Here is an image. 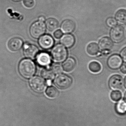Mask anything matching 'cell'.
<instances>
[{"label":"cell","mask_w":126,"mask_h":126,"mask_svg":"<svg viewBox=\"0 0 126 126\" xmlns=\"http://www.w3.org/2000/svg\"><path fill=\"white\" fill-rule=\"evenodd\" d=\"M46 95L51 98H55L59 95V91L55 87L50 86L46 89Z\"/></svg>","instance_id":"23"},{"label":"cell","mask_w":126,"mask_h":126,"mask_svg":"<svg viewBox=\"0 0 126 126\" xmlns=\"http://www.w3.org/2000/svg\"><path fill=\"white\" fill-rule=\"evenodd\" d=\"M88 68L92 73H98L101 70V65L100 63L96 61L91 62L88 65Z\"/></svg>","instance_id":"20"},{"label":"cell","mask_w":126,"mask_h":126,"mask_svg":"<svg viewBox=\"0 0 126 126\" xmlns=\"http://www.w3.org/2000/svg\"><path fill=\"white\" fill-rule=\"evenodd\" d=\"M75 38L74 36L70 34H67L63 35L60 39L61 44L67 48H70L75 44Z\"/></svg>","instance_id":"14"},{"label":"cell","mask_w":126,"mask_h":126,"mask_svg":"<svg viewBox=\"0 0 126 126\" xmlns=\"http://www.w3.org/2000/svg\"><path fill=\"white\" fill-rule=\"evenodd\" d=\"M23 4L28 8H31L34 6L35 2L34 0H24Z\"/></svg>","instance_id":"27"},{"label":"cell","mask_w":126,"mask_h":126,"mask_svg":"<svg viewBox=\"0 0 126 126\" xmlns=\"http://www.w3.org/2000/svg\"><path fill=\"white\" fill-rule=\"evenodd\" d=\"M37 62L40 66L47 67L50 66L52 60L50 55L47 52H41L37 57Z\"/></svg>","instance_id":"10"},{"label":"cell","mask_w":126,"mask_h":126,"mask_svg":"<svg viewBox=\"0 0 126 126\" xmlns=\"http://www.w3.org/2000/svg\"><path fill=\"white\" fill-rule=\"evenodd\" d=\"M46 27L49 31L52 32L57 29L59 26V22L54 18H48L46 20L45 23Z\"/></svg>","instance_id":"17"},{"label":"cell","mask_w":126,"mask_h":126,"mask_svg":"<svg viewBox=\"0 0 126 126\" xmlns=\"http://www.w3.org/2000/svg\"><path fill=\"white\" fill-rule=\"evenodd\" d=\"M98 47L104 51H109L112 48L113 44L110 38L108 37H104L99 41Z\"/></svg>","instance_id":"12"},{"label":"cell","mask_w":126,"mask_h":126,"mask_svg":"<svg viewBox=\"0 0 126 126\" xmlns=\"http://www.w3.org/2000/svg\"><path fill=\"white\" fill-rule=\"evenodd\" d=\"M46 31V27L44 22L39 21L32 24L30 28V34L32 37L38 39L44 34Z\"/></svg>","instance_id":"5"},{"label":"cell","mask_w":126,"mask_h":126,"mask_svg":"<svg viewBox=\"0 0 126 126\" xmlns=\"http://www.w3.org/2000/svg\"><path fill=\"white\" fill-rule=\"evenodd\" d=\"M106 25L110 28H113L117 25V21L113 17H109L106 20Z\"/></svg>","instance_id":"26"},{"label":"cell","mask_w":126,"mask_h":126,"mask_svg":"<svg viewBox=\"0 0 126 126\" xmlns=\"http://www.w3.org/2000/svg\"><path fill=\"white\" fill-rule=\"evenodd\" d=\"M110 39L113 42L119 43L124 40L125 36L124 28L120 25H116L112 28L110 32Z\"/></svg>","instance_id":"3"},{"label":"cell","mask_w":126,"mask_h":126,"mask_svg":"<svg viewBox=\"0 0 126 126\" xmlns=\"http://www.w3.org/2000/svg\"><path fill=\"white\" fill-rule=\"evenodd\" d=\"M51 55V58L55 63H62L67 59L68 51L66 48L62 44H57L52 48Z\"/></svg>","instance_id":"2"},{"label":"cell","mask_w":126,"mask_h":126,"mask_svg":"<svg viewBox=\"0 0 126 126\" xmlns=\"http://www.w3.org/2000/svg\"><path fill=\"white\" fill-rule=\"evenodd\" d=\"M30 84L32 90L37 93L43 92L46 86L45 80L39 77H35L31 79Z\"/></svg>","instance_id":"6"},{"label":"cell","mask_w":126,"mask_h":126,"mask_svg":"<svg viewBox=\"0 0 126 126\" xmlns=\"http://www.w3.org/2000/svg\"><path fill=\"white\" fill-rule=\"evenodd\" d=\"M110 96L112 101L117 102L121 100L122 97V94L119 91H113L110 93Z\"/></svg>","instance_id":"24"},{"label":"cell","mask_w":126,"mask_h":126,"mask_svg":"<svg viewBox=\"0 0 126 126\" xmlns=\"http://www.w3.org/2000/svg\"><path fill=\"white\" fill-rule=\"evenodd\" d=\"M126 62H124L122 63V65L120 67V70L121 72L124 74H126Z\"/></svg>","instance_id":"30"},{"label":"cell","mask_w":126,"mask_h":126,"mask_svg":"<svg viewBox=\"0 0 126 126\" xmlns=\"http://www.w3.org/2000/svg\"><path fill=\"white\" fill-rule=\"evenodd\" d=\"M116 21L119 23L125 25L126 22V12L125 9L119 10L116 13L115 16Z\"/></svg>","instance_id":"19"},{"label":"cell","mask_w":126,"mask_h":126,"mask_svg":"<svg viewBox=\"0 0 126 126\" xmlns=\"http://www.w3.org/2000/svg\"><path fill=\"white\" fill-rule=\"evenodd\" d=\"M123 63V60L120 56L114 54L109 57L107 61V64L109 68L116 70L120 68Z\"/></svg>","instance_id":"8"},{"label":"cell","mask_w":126,"mask_h":126,"mask_svg":"<svg viewBox=\"0 0 126 126\" xmlns=\"http://www.w3.org/2000/svg\"><path fill=\"white\" fill-rule=\"evenodd\" d=\"M126 77H125L124 79V87L125 88H126Z\"/></svg>","instance_id":"32"},{"label":"cell","mask_w":126,"mask_h":126,"mask_svg":"<svg viewBox=\"0 0 126 126\" xmlns=\"http://www.w3.org/2000/svg\"><path fill=\"white\" fill-rule=\"evenodd\" d=\"M73 80L68 75L64 74H59L54 80L55 85L61 90L69 88L72 84Z\"/></svg>","instance_id":"4"},{"label":"cell","mask_w":126,"mask_h":126,"mask_svg":"<svg viewBox=\"0 0 126 126\" xmlns=\"http://www.w3.org/2000/svg\"><path fill=\"white\" fill-rule=\"evenodd\" d=\"M38 48L33 45H26L24 47V55L26 58L34 59L39 53Z\"/></svg>","instance_id":"13"},{"label":"cell","mask_w":126,"mask_h":126,"mask_svg":"<svg viewBox=\"0 0 126 126\" xmlns=\"http://www.w3.org/2000/svg\"><path fill=\"white\" fill-rule=\"evenodd\" d=\"M55 75L52 70L49 68H44L41 71L42 77L44 79L48 80L53 79L55 77Z\"/></svg>","instance_id":"21"},{"label":"cell","mask_w":126,"mask_h":126,"mask_svg":"<svg viewBox=\"0 0 126 126\" xmlns=\"http://www.w3.org/2000/svg\"><path fill=\"white\" fill-rule=\"evenodd\" d=\"M109 87L114 90H121L124 85V79L119 75L115 74L110 77L108 81Z\"/></svg>","instance_id":"7"},{"label":"cell","mask_w":126,"mask_h":126,"mask_svg":"<svg viewBox=\"0 0 126 126\" xmlns=\"http://www.w3.org/2000/svg\"><path fill=\"white\" fill-rule=\"evenodd\" d=\"M120 57H121L124 62H126V47H125L120 52Z\"/></svg>","instance_id":"28"},{"label":"cell","mask_w":126,"mask_h":126,"mask_svg":"<svg viewBox=\"0 0 126 126\" xmlns=\"http://www.w3.org/2000/svg\"><path fill=\"white\" fill-rule=\"evenodd\" d=\"M51 70L54 73V74H60L62 73L63 69L61 65L58 63H57L53 65Z\"/></svg>","instance_id":"25"},{"label":"cell","mask_w":126,"mask_h":126,"mask_svg":"<svg viewBox=\"0 0 126 126\" xmlns=\"http://www.w3.org/2000/svg\"><path fill=\"white\" fill-rule=\"evenodd\" d=\"M39 21H40V22H44L45 20V18L43 16H41L39 17Z\"/></svg>","instance_id":"31"},{"label":"cell","mask_w":126,"mask_h":126,"mask_svg":"<svg viewBox=\"0 0 126 126\" xmlns=\"http://www.w3.org/2000/svg\"><path fill=\"white\" fill-rule=\"evenodd\" d=\"M23 42L20 38L15 37L10 40L8 44L9 48L12 51L19 50L22 47Z\"/></svg>","instance_id":"16"},{"label":"cell","mask_w":126,"mask_h":126,"mask_svg":"<svg viewBox=\"0 0 126 126\" xmlns=\"http://www.w3.org/2000/svg\"><path fill=\"white\" fill-rule=\"evenodd\" d=\"M54 36L56 39H59L63 35L62 32L60 30H57L54 33Z\"/></svg>","instance_id":"29"},{"label":"cell","mask_w":126,"mask_h":126,"mask_svg":"<svg viewBox=\"0 0 126 126\" xmlns=\"http://www.w3.org/2000/svg\"><path fill=\"white\" fill-rule=\"evenodd\" d=\"M76 65V61L74 58L69 57L63 62L62 68L64 71L70 72L73 70Z\"/></svg>","instance_id":"15"},{"label":"cell","mask_w":126,"mask_h":126,"mask_svg":"<svg viewBox=\"0 0 126 126\" xmlns=\"http://www.w3.org/2000/svg\"><path fill=\"white\" fill-rule=\"evenodd\" d=\"M86 50L89 55L91 56H96L99 52V47L96 43H90L87 46Z\"/></svg>","instance_id":"18"},{"label":"cell","mask_w":126,"mask_h":126,"mask_svg":"<svg viewBox=\"0 0 126 126\" xmlns=\"http://www.w3.org/2000/svg\"><path fill=\"white\" fill-rule=\"evenodd\" d=\"M19 70L20 74L27 79L33 76L36 71V67L34 63L29 59H24L20 63Z\"/></svg>","instance_id":"1"},{"label":"cell","mask_w":126,"mask_h":126,"mask_svg":"<svg viewBox=\"0 0 126 126\" xmlns=\"http://www.w3.org/2000/svg\"><path fill=\"white\" fill-rule=\"evenodd\" d=\"M38 42L40 47L45 50L50 49L54 44L53 38L49 34H45L41 36Z\"/></svg>","instance_id":"9"},{"label":"cell","mask_w":126,"mask_h":126,"mask_svg":"<svg viewBox=\"0 0 126 126\" xmlns=\"http://www.w3.org/2000/svg\"><path fill=\"white\" fill-rule=\"evenodd\" d=\"M116 110L118 114L123 115L125 114L126 110V104L125 100H122L116 104L115 107Z\"/></svg>","instance_id":"22"},{"label":"cell","mask_w":126,"mask_h":126,"mask_svg":"<svg viewBox=\"0 0 126 126\" xmlns=\"http://www.w3.org/2000/svg\"><path fill=\"white\" fill-rule=\"evenodd\" d=\"M12 0L14 2H19V1H21L22 0Z\"/></svg>","instance_id":"33"},{"label":"cell","mask_w":126,"mask_h":126,"mask_svg":"<svg viewBox=\"0 0 126 126\" xmlns=\"http://www.w3.org/2000/svg\"><path fill=\"white\" fill-rule=\"evenodd\" d=\"M76 28L75 23L72 20L66 19L62 22L60 26L61 31L65 34L73 33Z\"/></svg>","instance_id":"11"}]
</instances>
